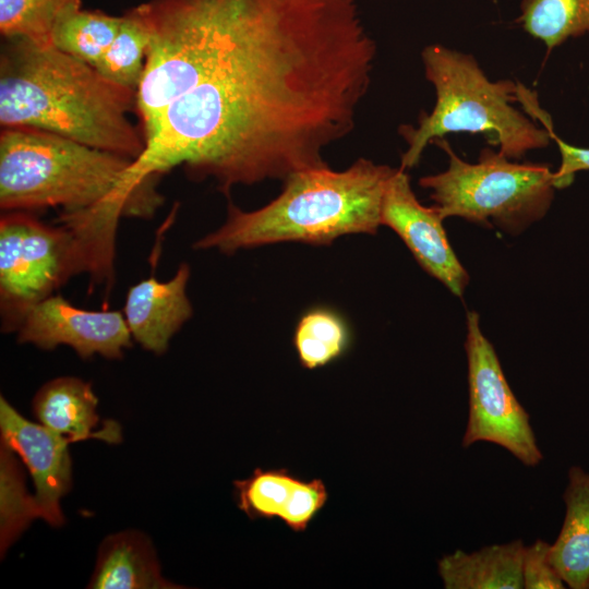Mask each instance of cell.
<instances>
[{
	"label": "cell",
	"mask_w": 589,
	"mask_h": 589,
	"mask_svg": "<svg viewBox=\"0 0 589 589\" xmlns=\"http://www.w3.org/2000/svg\"><path fill=\"white\" fill-rule=\"evenodd\" d=\"M363 0H149L151 34L136 91L154 122L132 161L139 184L178 166L237 185L327 167L356 127L376 44Z\"/></svg>",
	"instance_id": "1"
},
{
	"label": "cell",
	"mask_w": 589,
	"mask_h": 589,
	"mask_svg": "<svg viewBox=\"0 0 589 589\" xmlns=\"http://www.w3.org/2000/svg\"><path fill=\"white\" fill-rule=\"evenodd\" d=\"M121 21L122 15L74 7L58 19L51 34V44L62 52L96 68L115 39Z\"/></svg>",
	"instance_id": "19"
},
{
	"label": "cell",
	"mask_w": 589,
	"mask_h": 589,
	"mask_svg": "<svg viewBox=\"0 0 589 589\" xmlns=\"http://www.w3.org/2000/svg\"><path fill=\"white\" fill-rule=\"evenodd\" d=\"M121 15L119 31L96 69L110 81L136 92L145 70L151 34L135 7Z\"/></svg>",
	"instance_id": "21"
},
{
	"label": "cell",
	"mask_w": 589,
	"mask_h": 589,
	"mask_svg": "<svg viewBox=\"0 0 589 589\" xmlns=\"http://www.w3.org/2000/svg\"><path fill=\"white\" fill-rule=\"evenodd\" d=\"M1 443L9 446L27 467L35 485L39 518L53 527L63 525L60 500L72 484L70 438L41 423L27 420L0 398Z\"/></svg>",
	"instance_id": "11"
},
{
	"label": "cell",
	"mask_w": 589,
	"mask_h": 589,
	"mask_svg": "<svg viewBox=\"0 0 589 589\" xmlns=\"http://www.w3.org/2000/svg\"><path fill=\"white\" fill-rule=\"evenodd\" d=\"M395 170L359 158L341 171L329 166L298 171L259 209L248 212L229 203L225 223L193 248L232 254L272 243L322 245L346 235H374L382 226L383 196Z\"/></svg>",
	"instance_id": "4"
},
{
	"label": "cell",
	"mask_w": 589,
	"mask_h": 589,
	"mask_svg": "<svg viewBox=\"0 0 589 589\" xmlns=\"http://www.w3.org/2000/svg\"><path fill=\"white\" fill-rule=\"evenodd\" d=\"M468 421L462 447L489 442L509 452L522 465L538 466L543 455L530 417L514 395L493 345L476 312L467 313Z\"/></svg>",
	"instance_id": "8"
},
{
	"label": "cell",
	"mask_w": 589,
	"mask_h": 589,
	"mask_svg": "<svg viewBox=\"0 0 589 589\" xmlns=\"http://www.w3.org/2000/svg\"><path fill=\"white\" fill-rule=\"evenodd\" d=\"M80 5L82 0H0V34L2 39L51 44L58 19Z\"/></svg>",
	"instance_id": "23"
},
{
	"label": "cell",
	"mask_w": 589,
	"mask_h": 589,
	"mask_svg": "<svg viewBox=\"0 0 589 589\" xmlns=\"http://www.w3.org/2000/svg\"><path fill=\"white\" fill-rule=\"evenodd\" d=\"M524 551L521 540L456 550L438 560L437 572L446 589H521Z\"/></svg>",
	"instance_id": "17"
},
{
	"label": "cell",
	"mask_w": 589,
	"mask_h": 589,
	"mask_svg": "<svg viewBox=\"0 0 589 589\" xmlns=\"http://www.w3.org/2000/svg\"><path fill=\"white\" fill-rule=\"evenodd\" d=\"M565 515L550 560L566 587L589 589V472L574 465L563 493Z\"/></svg>",
	"instance_id": "16"
},
{
	"label": "cell",
	"mask_w": 589,
	"mask_h": 589,
	"mask_svg": "<svg viewBox=\"0 0 589 589\" xmlns=\"http://www.w3.org/2000/svg\"><path fill=\"white\" fill-rule=\"evenodd\" d=\"M133 159L32 128H1L0 208L59 207L57 223L104 256H115L123 217L151 219L164 204L157 185L130 178Z\"/></svg>",
	"instance_id": "2"
},
{
	"label": "cell",
	"mask_w": 589,
	"mask_h": 589,
	"mask_svg": "<svg viewBox=\"0 0 589 589\" xmlns=\"http://www.w3.org/2000/svg\"><path fill=\"white\" fill-rule=\"evenodd\" d=\"M136 92L52 44L3 39L0 125L32 128L135 160L144 149Z\"/></svg>",
	"instance_id": "3"
},
{
	"label": "cell",
	"mask_w": 589,
	"mask_h": 589,
	"mask_svg": "<svg viewBox=\"0 0 589 589\" xmlns=\"http://www.w3.org/2000/svg\"><path fill=\"white\" fill-rule=\"evenodd\" d=\"M517 22L552 50L589 33V0H521Z\"/></svg>",
	"instance_id": "20"
},
{
	"label": "cell",
	"mask_w": 589,
	"mask_h": 589,
	"mask_svg": "<svg viewBox=\"0 0 589 589\" xmlns=\"http://www.w3.org/2000/svg\"><path fill=\"white\" fill-rule=\"evenodd\" d=\"M97 405L91 383L74 376H60L39 388L32 408L39 423L72 442L98 438L119 443L121 429L116 421H106L101 430L93 431L99 421Z\"/></svg>",
	"instance_id": "14"
},
{
	"label": "cell",
	"mask_w": 589,
	"mask_h": 589,
	"mask_svg": "<svg viewBox=\"0 0 589 589\" xmlns=\"http://www.w3.org/2000/svg\"><path fill=\"white\" fill-rule=\"evenodd\" d=\"M92 589H172L180 588L160 569L152 541L136 530L107 536L99 545Z\"/></svg>",
	"instance_id": "15"
},
{
	"label": "cell",
	"mask_w": 589,
	"mask_h": 589,
	"mask_svg": "<svg viewBox=\"0 0 589 589\" xmlns=\"http://www.w3.org/2000/svg\"><path fill=\"white\" fill-rule=\"evenodd\" d=\"M39 510L34 496L27 492L24 472L16 454L5 444L0 446V551L1 557L10 545L35 519Z\"/></svg>",
	"instance_id": "22"
},
{
	"label": "cell",
	"mask_w": 589,
	"mask_h": 589,
	"mask_svg": "<svg viewBox=\"0 0 589 589\" xmlns=\"http://www.w3.org/2000/svg\"><path fill=\"white\" fill-rule=\"evenodd\" d=\"M552 139L561 153V166L554 172V185L555 189H563L573 182L576 172L589 170V148L570 145L557 137L554 132Z\"/></svg>",
	"instance_id": "25"
},
{
	"label": "cell",
	"mask_w": 589,
	"mask_h": 589,
	"mask_svg": "<svg viewBox=\"0 0 589 589\" xmlns=\"http://www.w3.org/2000/svg\"><path fill=\"white\" fill-rule=\"evenodd\" d=\"M16 333L21 344L46 350L65 345L83 359H120L133 339L122 312L80 309L55 293L26 312Z\"/></svg>",
	"instance_id": "9"
},
{
	"label": "cell",
	"mask_w": 589,
	"mask_h": 589,
	"mask_svg": "<svg viewBox=\"0 0 589 589\" xmlns=\"http://www.w3.org/2000/svg\"><path fill=\"white\" fill-rule=\"evenodd\" d=\"M421 59L435 91V105L431 112L421 113L417 127L399 128L407 143L400 168L414 167L424 148L448 133H482L514 160L553 140L552 127H538L514 107L528 91L509 80L491 81L473 56L433 44L423 48Z\"/></svg>",
	"instance_id": "5"
},
{
	"label": "cell",
	"mask_w": 589,
	"mask_h": 589,
	"mask_svg": "<svg viewBox=\"0 0 589 589\" xmlns=\"http://www.w3.org/2000/svg\"><path fill=\"white\" fill-rule=\"evenodd\" d=\"M525 589H564L566 585L550 560V544L538 539L525 546L522 556Z\"/></svg>",
	"instance_id": "24"
},
{
	"label": "cell",
	"mask_w": 589,
	"mask_h": 589,
	"mask_svg": "<svg viewBox=\"0 0 589 589\" xmlns=\"http://www.w3.org/2000/svg\"><path fill=\"white\" fill-rule=\"evenodd\" d=\"M238 508L251 520L278 519L294 532H304L325 507L328 492L321 479L303 480L287 468H256L233 481Z\"/></svg>",
	"instance_id": "12"
},
{
	"label": "cell",
	"mask_w": 589,
	"mask_h": 589,
	"mask_svg": "<svg viewBox=\"0 0 589 589\" xmlns=\"http://www.w3.org/2000/svg\"><path fill=\"white\" fill-rule=\"evenodd\" d=\"M81 273L92 276L93 265L71 230L46 224L31 212H4L0 219L2 332H16L34 304Z\"/></svg>",
	"instance_id": "7"
},
{
	"label": "cell",
	"mask_w": 589,
	"mask_h": 589,
	"mask_svg": "<svg viewBox=\"0 0 589 589\" xmlns=\"http://www.w3.org/2000/svg\"><path fill=\"white\" fill-rule=\"evenodd\" d=\"M443 220L434 205L418 201L406 169L397 168L385 189L381 224L397 233L425 272L460 297L469 275L449 244Z\"/></svg>",
	"instance_id": "10"
},
{
	"label": "cell",
	"mask_w": 589,
	"mask_h": 589,
	"mask_svg": "<svg viewBox=\"0 0 589 589\" xmlns=\"http://www.w3.org/2000/svg\"><path fill=\"white\" fill-rule=\"evenodd\" d=\"M432 143L448 156V167L422 177L442 217H461L519 233L541 219L554 195V172L546 164L518 163L498 149L485 147L477 163L461 159L444 137Z\"/></svg>",
	"instance_id": "6"
},
{
	"label": "cell",
	"mask_w": 589,
	"mask_h": 589,
	"mask_svg": "<svg viewBox=\"0 0 589 589\" xmlns=\"http://www.w3.org/2000/svg\"><path fill=\"white\" fill-rule=\"evenodd\" d=\"M292 344L300 364L314 370L344 357L351 347L352 333L339 312L328 306H315L299 318Z\"/></svg>",
	"instance_id": "18"
},
{
	"label": "cell",
	"mask_w": 589,
	"mask_h": 589,
	"mask_svg": "<svg viewBox=\"0 0 589 589\" xmlns=\"http://www.w3.org/2000/svg\"><path fill=\"white\" fill-rule=\"evenodd\" d=\"M190 274V266L181 263L167 281L153 276L129 288L123 315L132 338L145 350L165 353L173 335L193 315L187 294Z\"/></svg>",
	"instance_id": "13"
}]
</instances>
